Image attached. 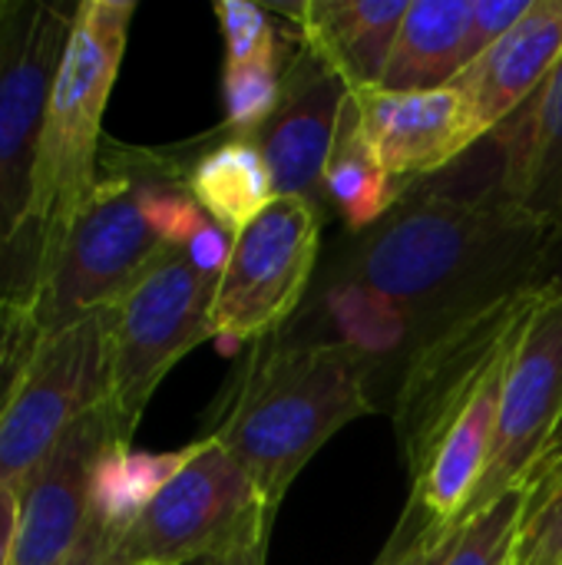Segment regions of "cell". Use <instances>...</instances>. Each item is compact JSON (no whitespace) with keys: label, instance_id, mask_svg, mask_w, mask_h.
Here are the masks:
<instances>
[{"label":"cell","instance_id":"obj_30","mask_svg":"<svg viewBox=\"0 0 562 565\" xmlns=\"http://www.w3.org/2000/svg\"><path fill=\"white\" fill-rule=\"evenodd\" d=\"M17 523H20V490L0 487V565H10L13 559Z\"/></svg>","mask_w":562,"mask_h":565},{"label":"cell","instance_id":"obj_20","mask_svg":"<svg viewBox=\"0 0 562 565\" xmlns=\"http://www.w3.org/2000/svg\"><path fill=\"white\" fill-rule=\"evenodd\" d=\"M189 195L199 209L222 225L232 238L255 222L275 199L272 169L255 146V139H225L215 149L202 152L182 175Z\"/></svg>","mask_w":562,"mask_h":565},{"label":"cell","instance_id":"obj_34","mask_svg":"<svg viewBox=\"0 0 562 565\" xmlns=\"http://www.w3.org/2000/svg\"><path fill=\"white\" fill-rule=\"evenodd\" d=\"M70 565H83V563H70Z\"/></svg>","mask_w":562,"mask_h":565},{"label":"cell","instance_id":"obj_12","mask_svg":"<svg viewBox=\"0 0 562 565\" xmlns=\"http://www.w3.org/2000/svg\"><path fill=\"white\" fill-rule=\"evenodd\" d=\"M132 434L113 411L96 407L76 420L50 457L17 487L20 523L10 565H70L89 526V490L99 460L113 447H129Z\"/></svg>","mask_w":562,"mask_h":565},{"label":"cell","instance_id":"obj_24","mask_svg":"<svg viewBox=\"0 0 562 565\" xmlns=\"http://www.w3.org/2000/svg\"><path fill=\"white\" fill-rule=\"evenodd\" d=\"M517 565H562V454L530 480Z\"/></svg>","mask_w":562,"mask_h":565},{"label":"cell","instance_id":"obj_29","mask_svg":"<svg viewBox=\"0 0 562 565\" xmlns=\"http://www.w3.org/2000/svg\"><path fill=\"white\" fill-rule=\"evenodd\" d=\"M540 288H543V291H550V295H562V225H560V232H556V238H553V245H550V255H547L543 268H540ZM560 454H562V424H560V430H556V437H553V447H550V454H547V460H543V463L556 460ZM533 477H537V473H533Z\"/></svg>","mask_w":562,"mask_h":565},{"label":"cell","instance_id":"obj_19","mask_svg":"<svg viewBox=\"0 0 562 565\" xmlns=\"http://www.w3.org/2000/svg\"><path fill=\"white\" fill-rule=\"evenodd\" d=\"M192 450H195V444H189L182 450H162V454L113 447L93 473L89 526H86L79 550L96 553L109 540L126 533L139 520V513L162 493V487L189 463Z\"/></svg>","mask_w":562,"mask_h":565},{"label":"cell","instance_id":"obj_3","mask_svg":"<svg viewBox=\"0 0 562 565\" xmlns=\"http://www.w3.org/2000/svg\"><path fill=\"white\" fill-rule=\"evenodd\" d=\"M132 17V0H79L76 7L40 132L26 228L7 278V295L26 298L36 258L60 242L99 189L103 116L123 66Z\"/></svg>","mask_w":562,"mask_h":565},{"label":"cell","instance_id":"obj_1","mask_svg":"<svg viewBox=\"0 0 562 565\" xmlns=\"http://www.w3.org/2000/svg\"><path fill=\"white\" fill-rule=\"evenodd\" d=\"M556 232L497 189L474 199L427 195L361 232L335 278L388 301L407 321L411 354L444 328L540 285Z\"/></svg>","mask_w":562,"mask_h":565},{"label":"cell","instance_id":"obj_8","mask_svg":"<svg viewBox=\"0 0 562 565\" xmlns=\"http://www.w3.org/2000/svg\"><path fill=\"white\" fill-rule=\"evenodd\" d=\"M215 278H205L179 245H166L142 278L109 308V404L136 434L146 404L166 374L212 338Z\"/></svg>","mask_w":562,"mask_h":565},{"label":"cell","instance_id":"obj_21","mask_svg":"<svg viewBox=\"0 0 562 565\" xmlns=\"http://www.w3.org/2000/svg\"><path fill=\"white\" fill-rule=\"evenodd\" d=\"M321 192L338 205L348 228L358 235L368 232L371 225H378L384 215H391L404 195V182L388 175L384 166L378 162V156L368 149L364 136L358 129L351 96H348L341 122H338V136H335L331 159L325 166Z\"/></svg>","mask_w":562,"mask_h":565},{"label":"cell","instance_id":"obj_27","mask_svg":"<svg viewBox=\"0 0 562 565\" xmlns=\"http://www.w3.org/2000/svg\"><path fill=\"white\" fill-rule=\"evenodd\" d=\"M530 7H533V0H474L470 36H467V63H474L497 40H503L523 20V13Z\"/></svg>","mask_w":562,"mask_h":565},{"label":"cell","instance_id":"obj_6","mask_svg":"<svg viewBox=\"0 0 562 565\" xmlns=\"http://www.w3.org/2000/svg\"><path fill=\"white\" fill-rule=\"evenodd\" d=\"M543 295L540 285L513 291L407 354L394 420L411 480L480 394L507 374L520 331Z\"/></svg>","mask_w":562,"mask_h":565},{"label":"cell","instance_id":"obj_11","mask_svg":"<svg viewBox=\"0 0 562 565\" xmlns=\"http://www.w3.org/2000/svg\"><path fill=\"white\" fill-rule=\"evenodd\" d=\"M562 424V295H543L520 331L507 367L490 460L454 526V536L500 497L527 487Z\"/></svg>","mask_w":562,"mask_h":565},{"label":"cell","instance_id":"obj_5","mask_svg":"<svg viewBox=\"0 0 562 565\" xmlns=\"http://www.w3.org/2000/svg\"><path fill=\"white\" fill-rule=\"evenodd\" d=\"M272 510L242 463L212 437L195 440L189 463L162 487L139 520L83 565H195L245 543L268 540Z\"/></svg>","mask_w":562,"mask_h":565},{"label":"cell","instance_id":"obj_26","mask_svg":"<svg viewBox=\"0 0 562 565\" xmlns=\"http://www.w3.org/2000/svg\"><path fill=\"white\" fill-rule=\"evenodd\" d=\"M40 344V331L33 321L30 301L0 291V417L26 371L33 351Z\"/></svg>","mask_w":562,"mask_h":565},{"label":"cell","instance_id":"obj_31","mask_svg":"<svg viewBox=\"0 0 562 565\" xmlns=\"http://www.w3.org/2000/svg\"><path fill=\"white\" fill-rule=\"evenodd\" d=\"M424 540H434V536H427V533H421V530H414L411 523L401 520L397 530H394V536H391V543L384 546L381 559L374 565H407L411 553H414Z\"/></svg>","mask_w":562,"mask_h":565},{"label":"cell","instance_id":"obj_28","mask_svg":"<svg viewBox=\"0 0 562 565\" xmlns=\"http://www.w3.org/2000/svg\"><path fill=\"white\" fill-rule=\"evenodd\" d=\"M232 235L222 228V225H215L212 218L202 225V232L185 245V255H189V262L205 275V278H222V271H225V265H229V255H232Z\"/></svg>","mask_w":562,"mask_h":565},{"label":"cell","instance_id":"obj_16","mask_svg":"<svg viewBox=\"0 0 562 565\" xmlns=\"http://www.w3.org/2000/svg\"><path fill=\"white\" fill-rule=\"evenodd\" d=\"M411 0H305L282 7L298 20L301 43L351 89H374L384 79Z\"/></svg>","mask_w":562,"mask_h":565},{"label":"cell","instance_id":"obj_4","mask_svg":"<svg viewBox=\"0 0 562 565\" xmlns=\"http://www.w3.org/2000/svg\"><path fill=\"white\" fill-rule=\"evenodd\" d=\"M99 189L53 248L36 258L26 298L40 338L113 308L156 262L166 242L152 232L139 182L123 159H99Z\"/></svg>","mask_w":562,"mask_h":565},{"label":"cell","instance_id":"obj_14","mask_svg":"<svg viewBox=\"0 0 562 565\" xmlns=\"http://www.w3.org/2000/svg\"><path fill=\"white\" fill-rule=\"evenodd\" d=\"M358 129L388 175L414 179L460 159L477 139L454 86L427 93L361 89L351 93Z\"/></svg>","mask_w":562,"mask_h":565},{"label":"cell","instance_id":"obj_17","mask_svg":"<svg viewBox=\"0 0 562 565\" xmlns=\"http://www.w3.org/2000/svg\"><path fill=\"white\" fill-rule=\"evenodd\" d=\"M494 136L500 139V179L494 189L517 209L562 225V60Z\"/></svg>","mask_w":562,"mask_h":565},{"label":"cell","instance_id":"obj_2","mask_svg":"<svg viewBox=\"0 0 562 565\" xmlns=\"http://www.w3.org/2000/svg\"><path fill=\"white\" fill-rule=\"evenodd\" d=\"M371 374L374 361L341 341L262 344L209 437L242 463L275 513L308 460L338 430L374 411Z\"/></svg>","mask_w":562,"mask_h":565},{"label":"cell","instance_id":"obj_18","mask_svg":"<svg viewBox=\"0 0 562 565\" xmlns=\"http://www.w3.org/2000/svg\"><path fill=\"white\" fill-rule=\"evenodd\" d=\"M474 0H411L381 89L427 93L444 89L467 66Z\"/></svg>","mask_w":562,"mask_h":565},{"label":"cell","instance_id":"obj_32","mask_svg":"<svg viewBox=\"0 0 562 565\" xmlns=\"http://www.w3.org/2000/svg\"><path fill=\"white\" fill-rule=\"evenodd\" d=\"M265 550H268V540L262 543H245V546H235L229 553H219V556H209L195 565H265Z\"/></svg>","mask_w":562,"mask_h":565},{"label":"cell","instance_id":"obj_13","mask_svg":"<svg viewBox=\"0 0 562 565\" xmlns=\"http://www.w3.org/2000/svg\"><path fill=\"white\" fill-rule=\"evenodd\" d=\"M348 96L351 89L301 43L282 76L275 113L255 132L278 195H298L318 205Z\"/></svg>","mask_w":562,"mask_h":565},{"label":"cell","instance_id":"obj_33","mask_svg":"<svg viewBox=\"0 0 562 565\" xmlns=\"http://www.w3.org/2000/svg\"><path fill=\"white\" fill-rule=\"evenodd\" d=\"M450 543H454V540H424V543L411 553L407 565H444L447 553H450Z\"/></svg>","mask_w":562,"mask_h":565},{"label":"cell","instance_id":"obj_7","mask_svg":"<svg viewBox=\"0 0 562 565\" xmlns=\"http://www.w3.org/2000/svg\"><path fill=\"white\" fill-rule=\"evenodd\" d=\"M76 7L79 0H0V291L26 228L40 132Z\"/></svg>","mask_w":562,"mask_h":565},{"label":"cell","instance_id":"obj_23","mask_svg":"<svg viewBox=\"0 0 562 565\" xmlns=\"http://www.w3.org/2000/svg\"><path fill=\"white\" fill-rule=\"evenodd\" d=\"M282 56H265L252 63H225L222 96H225V126L242 139L255 136L282 99Z\"/></svg>","mask_w":562,"mask_h":565},{"label":"cell","instance_id":"obj_10","mask_svg":"<svg viewBox=\"0 0 562 565\" xmlns=\"http://www.w3.org/2000/svg\"><path fill=\"white\" fill-rule=\"evenodd\" d=\"M318 205L278 195L235 242L215 285L209 324L225 344L272 338L301 305L318 268Z\"/></svg>","mask_w":562,"mask_h":565},{"label":"cell","instance_id":"obj_9","mask_svg":"<svg viewBox=\"0 0 562 565\" xmlns=\"http://www.w3.org/2000/svg\"><path fill=\"white\" fill-rule=\"evenodd\" d=\"M109 308L40 338L0 417V487H20L76 420L109 404Z\"/></svg>","mask_w":562,"mask_h":565},{"label":"cell","instance_id":"obj_15","mask_svg":"<svg viewBox=\"0 0 562 565\" xmlns=\"http://www.w3.org/2000/svg\"><path fill=\"white\" fill-rule=\"evenodd\" d=\"M562 60V0H533L523 20L450 83L470 116L477 139L494 136L547 83Z\"/></svg>","mask_w":562,"mask_h":565},{"label":"cell","instance_id":"obj_25","mask_svg":"<svg viewBox=\"0 0 562 565\" xmlns=\"http://www.w3.org/2000/svg\"><path fill=\"white\" fill-rule=\"evenodd\" d=\"M212 10L225 33V63L282 56V36L265 7L245 0H219Z\"/></svg>","mask_w":562,"mask_h":565},{"label":"cell","instance_id":"obj_22","mask_svg":"<svg viewBox=\"0 0 562 565\" xmlns=\"http://www.w3.org/2000/svg\"><path fill=\"white\" fill-rule=\"evenodd\" d=\"M530 503V483L500 497L490 510L464 523L444 565H517L520 526Z\"/></svg>","mask_w":562,"mask_h":565}]
</instances>
